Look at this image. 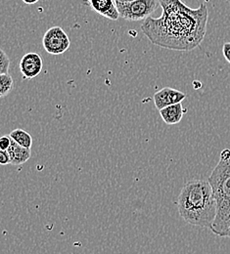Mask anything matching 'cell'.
Listing matches in <instances>:
<instances>
[{
    "mask_svg": "<svg viewBox=\"0 0 230 254\" xmlns=\"http://www.w3.org/2000/svg\"><path fill=\"white\" fill-rule=\"evenodd\" d=\"M163 13L160 18L149 17L143 21L141 30L160 47L191 51L198 47L207 32L209 11L202 3L197 9L186 6L181 0H159Z\"/></svg>",
    "mask_w": 230,
    "mask_h": 254,
    "instance_id": "cell-1",
    "label": "cell"
},
{
    "mask_svg": "<svg viewBox=\"0 0 230 254\" xmlns=\"http://www.w3.org/2000/svg\"><path fill=\"white\" fill-rule=\"evenodd\" d=\"M176 204L184 221L193 226L212 228L217 216V201L209 181L186 183L180 190Z\"/></svg>",
    "mask_w": 230,
    "mask_h": 254,
    "instance_id": "cell-2",
    "label": "cell"
},
{
    "mask_svg": "<svg viewBox=\"0 0 230 254\" xmlns=\"http://www.w3.org/2000/svg\"><path fill=\"white\" fill-rule=\"evenodd\" d=\"M208 181L217 201V216L211 231L227 237L230 227V159H220Z\"/></svg>",
    "mask_w": 230,
    "mask_h": 254,
    "instance_id": "cell-3",
    "label": "cell"
},
{
    "mask_svg": "<svg viewBox=\"0 0 230 254\" xmlns=\"http://www.w3.org/2000/svg\"><path fill=\"white\" fill-rule=\"evenodd\" d=\"M117 3L120 17L128 21H142L161 7L159 0H135L128 3Z\"/></svg>",
    "mask_w": 230,
    "mask_h": 254,
    "instance_id": "cell-4",
    "label": "cell"
},
{
    "mask_svg": "<svg viewBox=\"0 0 230 254\" xmlns=\"http://www.w3.org/2000/svg\"><path fill=\"white\" fill-rule=\"evenodd\" d=\"M42 44L44 50L51 55H61L71 46V40L60 27H52L44 33Z\"/></svg>",
    "mask_w": 230,
    "mask_h": 254,
    "instance_id": "cell-5",
    "label": "cell"
},
{
    "mask_svg": "<svg viewBox=\"0 0 230 254\" xmlns=\"http://www.w3.org/2000/svg\"><path fill=\"white\" fill-rule=\"evenodd\" d=\"M43 61L39 54L31 52L25 54L20 61V71L25 79H33L42 70Z\"/></svg>",
    "mask_w": 230,
    "mask_h": 254,
    "instance_id": "cell-6",
    "label": "cell"
},
{
    "mask_svg": "<svg viewBox=\"0 0 230 254\" xmlns=\"http://www.w3.org/2000/svg\"><path fill=\"white\" fill-rule=\"evenodd\" d=\"M83 2L100 16L112 21L120 18L116 0H83Z\"/></svg>",
    "mask_w": 230,
    "mask_h": 254,
    "instance_id": "cell-7",
    "label": "cell"
},
{
    "mask_svg": "<svg viewBox=\"0 0 230 254\" xmlns=\"http://www.w3.org/2000/svg\"><path fill=\"white\" fill-rule=\"evenodd\" d=\"M185 98V93L171 87H164L154 94V104L155 107L160 111L165 107L181 103Z\"/></svg>",
    "mask_w": 230,
    "mask_h": 254,
    "instance_id": "cell-8",
    "label": "cell"
},
{
    "mask_svg": "<svg viewBox=\"0 0 230 254\" xmlns=\"http://www.w3.org/2000/svg\"><path fill=\"white\" fill-rule=\"evenodd\" d=\"M185 113L182 103H177L164 109L160 110V115L164 124L168 126H174L181 122L183 118V114Z\"/></svg>",
    "mask_w": 230,
    "mask_h": 254,
    "instance_id": "cell-9",
    "label": "cell"
},
{
    "mask_svg": "<svg viewBox=\"0 0 230 254\" xmlns=\"http://www.w3.org/2000/svg\"><path fill=\"white\" fill-rule=\"evenodd\" d=\"M7 151L10 155L12 165L24 164L31 158V149H27L19 145L14 140H12L11 146Z\"/></svg>",
    "mask_w": 230,
    "mask_h": 254,
    "instance_id": "cell-10",
    "label": "cell"
},
{
    "mask_svg": "<svg viewBox=\"0 0 230 254\" xmlns=\"http://www.w3.org/2000/svg\"><path fill=\"white\" fill-rule=\"evenodd\" d=\"M9 136L16 143H18L19 145H21L27 149H31L33 146L32 136L27 131H25L23 129H15L10 132Z\"/></svg>",
    "mask_w": 230,
    "mask_h": 254,
    "instance_id": "cell-11",
    "label": "cell"
},
{
    "mask_svg": "<svg viewBox=\"0 0 230 254\" xmlns=\"http://www.w3.org/2000/svg\"><path fill=\"white\" fill-rule=\"evenodd\" d=\"M14 87V80L11 74L2 73L0 74V96L5 97L8 95Z\"/></svg>",
    "mask_w": 230,
    "mask_h": 254,
    "instance_id": "cell-12",
    "label": "cell"
},
{
    "mask_svg": "<svg viewBox=\"0 0 230 254\" xmlns=\"http://www.w3.org/2000/svg\"><path fill=\"white\" fill-rule=\"evenodd\" d=\"M10 67V59L4 50H0V73H8Z\"/></svg>",
    "mask_w": 230,
    "mask_h": 254,
    "instance_id": "cell-13",
    "label": "cell"
},
{
    "mask_svg": "<svg viewBox=\"0 0 230 254\" xmlns=\"http://www.w3.org/2000/svg\"><path fill=\"white\" fill-rule=\"evenodd\" d=\"M12 143V138L10 136H3L0 139V150L7 151Z\"/></svg>",
    "mask_w": 230,
    "mask_h": 254,
    "instance_id": "cell-14",
    "label": "cell"
},
{
    "mask_svg": "<svg viewBox=\"0 0 230 254\" xmlns=\"http://www.w3.org/2000/svg\"><path fill=\"white\" fill-rule=\"evenodd\" d=\"M0 163L2 165L11 164V159H10V155H9L8 151L0 150Z\"/></svg>",
    "mask_w": 230,
    "mask_h": 254,
    "instance_id": "cell-15",
    "label": "cell"
},
{
    "mask_svg": "<svg viewBox=\"0 0 230 254\" xmlns=\"http://www.w3.org/2000/svg\"><path fill=\"white\" fill-rule=\"evenodd\" d=\"M223 53H224V56H225L226 60L228 61V63L230 64V42H226L224 44Z\"/></svg>",
    "mask_w": 230,
    "mask_h": 254,
    "instance_id": "cell-16",
    "label": "cell"
},
{
    "mask_svg": "<svg viewBox=\"0 0 230 254\" xmlns=\"http://www.w3.org/2000/svg\"><path fill=\"white\" fill-rule=\"evenodd\" d=\"M230 159V150L226 149L221 153V159Z\"/></svg>",
    "mask_w": 230,
    "mask_h": 254,
    "instance_id": "cell-17",
    "label": "cell"
},
{
    "mask_svg": "<svg viewBox=\"0 0 230 254\" xmlns=\"http://www.w3.org/2000/svg\"><path fill=\"white\" fill-rule=\"evenodd\" d=\"M23 2L26 3V4L32 5V4H35L36 2H38V0H23Z\"/></svg>",
    "mask_w": 230,
    "mask_h": 254,
    "instance_id": "cell-18",
    "label": "cell"
},
{
    "mask_svg": "<svg viewBox=\"0 0 230 254\" xmlns=\"http://www.w3.org/2000/svg\"><path fill=\"white\" fill-rule=\"evenodd\" d=\"M132 1H135V0H116V2H120V3H128Z\"/></svg>",
    "mask_w": 230,
    "mask_h": 254,
    "instance_id": "cell-19",
    "label": "cell"
},
{
    "mask_svg": "<svg viewBox=\"0 0 230 254\" xmlns=\"http://www.w3.org/2000/svg\"><path fill=\"white\" fill-rule=\"evenodd\" d=\"M227 237H228V238H230V229H229V231H228V234H227Z\"/></svg>",
    "mask_w": 230,
    "mask_h": 254,
    "instance_id": "cell-20",
    "label": "cell"
}]
</instances>
